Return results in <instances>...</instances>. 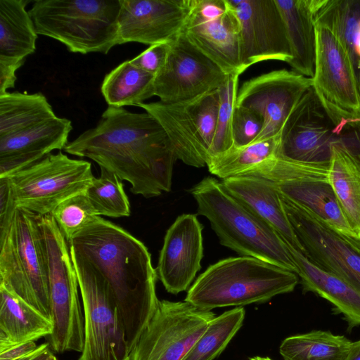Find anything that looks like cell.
I'll list each match as a JSON object with an SVG mask.
<instances>
[{"mask_svg":"<svg viewBox=\"0 0 360 360\" xmlns=\"http://www.w3.org/2000/svg\"><path fill=\"white\" fill-rule=\"evenodd\" d=\"M215 316L186 301H160L130 360H182Z\"/></svg>","mask_w":360,"mask_h":360,"instance_id":"cell-12","label":"cell"},{"mask_svg":"<svg viewBox=\"0 0 360 360\" xmlns=\"http://www.w3.org/2000/svg\"><path fill=\"white\" fill-rule=\"evenodd\" d=\"M118 45L170 42L183 30L191 0H120Z\"/></svg>","mask_w":360,"mask_h":360,"instance_id":"cell-20","label":"cell"},{"mask_svg":"<svg viewBox=\"0 0 360 360\" xmlns=\"http://www.w3.org/2000/svg\"><path fill=\"white\" fill-rule=\"evenodd\" d=\"M352 342L345 335L314 330L287 337L279 352L284 360H346Z\"/></svg>","mask_w":360,"mask_h":360,"instance_id":"cell-32","label":"cell"},{"mask_svg":"<svg viewBox=\"0 0 360 360\" xmlns=\"http://www.w3.org/2000/svg\"><path fill=\"white\" fill-rule=\"evenodd\" d=\"M169 51V42L155 44L130 60L137 68L155 76L164 66Z\"/></svg>","mask_w":360,"mask_h":360,"instance_id":"cell-39","label":"cell"},{"mask_svg":"<svg viewBox=\"0 0 360 360\" xmlns=\"http://www.w3.org/2000/svg\"><path fill=\"white\" fill-rule=\"evenodd\" d=\"M281 196L303 248L302 255L360 292V241L345 236L310 210Z\"/></svg>","mask_w":360,"mask_h":360,"instance_id":"cell-14","label":"cell"},{"mask_svg":"<svg viewBox=\"0 0 360 360\" xmlns=\"http://www.w3.org/2000/svg\"><path fill=\"white\" fill-rule=\"evenodd\" d=\"M240 75L238 72L229 75L225 83L218 89L219 105L210 159L233 146L232 121Z\"/></svg>","mask_w":360,"mask_h":360,"instance_id":"cell-36","label":"cell"},{"mask_svg":"<svg viewBox=\"0 0 360 360\" xmlns=\"http://www.w3.org/2000/svg\"><path fill=\"white\" fill-rule=\"evenodd\" d=\"M285 23L295 72L312 78L314 73L316 31L315 17L323 0H274Z\"/></svg>","mask_w":360,"mask_h":360,"instance_id":"cell-25","label":"cell"},{"mask_svg":"<svg viewBox=\"0 0 360 360\" xmlns=\"http://www.w3.org/2000/svg\"><path fill=\"white\" fill-rule=\"evenodd\" d=\"M248 360H273V359H271V358H269L268 356L264 357V356H256L250 358Z\"/></svg>","mask_w":360,"mask_h":360,"instance_id":"cell-45","label":"cell"},{"mask_svg":"<svg viewBox=\"0 0 360 360\" xmlns=\"http://www.w3.org/2000/svg\"><path fill=\"white\" fill-rule=\"evenodd\" d=\"M264 126L257 113L243 107L235 106L232 121L233 146L243 147L254 143Z\"/></svg>","mask_w":360,"mask_h":360,"instance_id":"cell-38","label":"cell"},{"mask_svg":"<svg viewBox=\"0 0 360 360\" xmlns=\"http://www.w3.org/2000/svg\"><path fill=\"white\" fill-rule=\"evenodd\" d=\"M239 28L240 71L264 60L289 63L290 46L274 0H225Z\"/></svg>","mask_w":360,"mask_h":360,"instance_id":"cell-15","label":"cell"},{"mask_svg":"<svg viewBox=\"0 0 360 360\" xmlns=\"http://www.w3.org/2000/svg\"><path fill=\"white\" fill-rule=\"evenodd\" d=\"M190 192L197 202L198 214L209 220L222 245L241 256L253 257L298 274L286 243L233 197L221 181L207 176Z\"/></svg>","mask_w":360,"mask_h":360,"instance_id":"cell-3","label":"cell"},{"mask_svg":"<svg viewBox=\"0 0 360 360\" xmlns=\"http://www.w3.org/2000/svg\"><path fill=\"white\" fill-rule=\"evenodd\" d=\"M202 229L196 214H183L167 229L156 271L168 292L186 290L200 269Z\"/></svg>","mask_w":360,"mask_h":360,"instance_id":"cell-21","label":"cell"},{"mask_svg":"<svg viewBox=\"0 0 360 360\" xmlns=\"http://www.w3.org/2000/svg\"><path fill=\"white\" fill-rule=\"evenodd\" d=\"M315 23L330 28L350 62L360 94V0H323Z\"/></svg>","mask_w":360,"mask_h":360,"instance_id":"cell-29","label":"cell"},{"mask_svg":"<svg viewBox=\"0 0 360 360\" xmlns=\"http://www.w3.org/2000/svg\"><path fill=\"white\" fill-rule=\"evenodd\" d=\"M312 83V78L281 69L252 78L242 84L238 91L236 106L257 113L264 121L263 129L255 142L281 137L288 117Z\"/></svg>","mask_w":360,"mask_h":360,"instance_id":"cell-17","label":"cell"},{"mask_svg":"<svg viewBox=\"0 0 360 360\" xmlns=\"http://www.w3.org/2000/svg\"><path fill=\"white\" fill-rule=\"evenodd\" d=\"M228 76L181 32L169 42L166 62L155 76V96L165 103L191 100L219 89Z\"/></svg>","mask_w":360,"mask_h":360,"instance_id":"cell-16","label":"cell"},{"mask_svg":"<svg viewBox=\"0 0 360 360\" xmlns=\"http://www.w3.org/2000/svg\"><path fill=\"white\" fill-rule=\"evenodd\" d=\"M335 125L312 86L288 117L281 134L276 156L303 162H330L332 146L338 143Z\"/></svg>","mask_w":360,"mask_h":360,"instance_id":"cell-18","label":"cell"},{"mask_svg":"<svg viewBox=\"0 0 360 360\" xmlns=\"http://www.w3.org/2000/svg\"><path fill=\"white\" fill-rule=\"evenodd\" d=\"M53 329L52 321L0 284V342L35 341Z\"/></svg>","mask_w":360,"mask_h":360,"instance_id":"cell-27","label":"cell"},{"mask_svg":"<svg viewBox=\"0 0 360 360\" xmlns=\"http://www.w3.org/2000/svg\"><path fill=\"white\" fill-rule=\"evenodd\" d=\"M72 129L70 120L55 117L24 131L0 137V176H8L64 149Z\"/></svg>","mask_w":360,"mask_h":360,"instance_id":"cell-22","label":"cell"},{"mask_svg":"<svg viewBox=\"0 0 360 360\" xmlns=\"http://www.w3.org/2000/svg\"><path fill=\"white\" fill-rule=\"evenodd\" d=\"M63 150L87 158L131 184V191L145 198L171 191L177 159L160 123L148 112L108 106L96 126L68 142Z\"/></svg>","mask_w":360,"mask_h":360,"instance_id":"cell-1","label":"cell"},{"mask_svg":"<svg viewBox=\"0 0 360 360\" xmlns=\"http://www.w3.org/2000/svg\"><path fill=\"white\" fill-rule=\"evenodd\" d=\"M120 0H37L28 11L37 34L69 51L107 54L118 45Z\"/></svg>","mask_w":360,"mask_h":360,"instance_id":"cell-5","label":"cell"},{"mask_svg":"<svg viewBox=\"0 0 360 360\" xmlns=\"http://www.w3.org/2000/svg\"><path fill=\"white\" fill-rule=\"evenodd\" d=\"M182 32L224 72H240L239 28L225 0H191Z\"/></svg>","mask_w":360,"mask_h":360,"instance_id":"cell-19","label":"cell"},{"mask_svg":"<svg viewBox=\"0 0 360 360\" xmlns=\"http://www.w3.org/2000/svg\"><path fill=\"white\" fill-rule=\"evenodd\" d=\"M6 177L15 207L43 216L67 198L86 192L94 176L89 162L60 151Z\"/></svg>","mask_w":360,"mask_h":360,"instance_id":"cell-10","label":"cell"},{"mask_svg":"<svg viewBox=\"0 0 360 360\" xmlns=\"http://www.w3.org/2000/svg\"><path fill=\"white\" fill-rule=\"evenodd\" d=\"M85 193L98 216L119 218L131 214L122 180L103 168H101L99 177H94Z\"/></svg>","mask_w":360,"mask_h":360,"instance_id":"cell-35","label":"cell"},{"mask_svg":"<svg viewBox=\"0 0 360 360\" xmlns=\"http://www.w3.org/2000/svg\"><path fill=\"white\" fill-rule=\"evenodd\" d=\"M218 89L186 101L143 103L137 107L160 123L178 160L189 166L202 167L211 157L219 105Z\"/></svg>","mask_w":360,"mask_h":360,"instance_id":"cell-11","label":"cell"},{"mask_svg":"<svg viewBox=\"0 0 360 360\" xmlns=\"http://www.w3.org/2000/svg\"><path fill=\"white\" fill-rule=\"evenodd\" d=\"M39 215L16 208L0 232V284L52 321Z\"/></svg>","mask_w":360,"mask_h":360,"instance_id":"cell-6","label":"cell"},{"mask_svg":"<svg viewBox=\"0 0 360 360\" xmlns=\"http://www.w3.org/2000/svg\"><path fill=\"white\" fill-rule=\"evenodd\" d=\"M70 250L105 281L122 316L130 352L155 311L157 271L147 247L123 228L96 217Z\"/></svg>","mask_w":360,"mask_h":360,"instance_id":"cell-2","label":"cell"},{"mask_svg":"<svg viewBox=\"0 0 360 360\" xmlns=\"http://www.w3.org/2000/svg\"><path fill=\"white\" fill-rule=\"evenodd\" d=\"M245 311L238 307L215 316L182 360H214L241 328Z\"/></svg>","mask_w":360,"mask_h":360,"instance_id":"cell-34","label":"cell"},{"mask_svg":"<svg viewBox=\"0 0 360 360\" xmlns=\"http://www.w3.org/2000/svg\"><path fill=\"white\" fill-rule=\"evenodd\" d=\"M46 360H57L56 356L51 353Z\"/></svg>","mask_w":360,"mask_h":360,"instance_id":"cell-46","label":"cell"},{"mask_svg":"<svg viewBox=\"0 0 360 360\" xmlns=\"http://www.w3.org/2000/svg\"><path fill=\"white\" fill-rule=\"evenodd\" d=\"M346 360H360V340L352 342Z\"/></svg>","mask_w":360,"mask_h":360,"instance_id":"cell-44","label":"cell"},{"mask_svg":"<svg viewBox=\"0 0 360 360\" xmlns=\"http://www.w3.org/2000/svg\"><path fill=\"white\" fill-rule=\"evenodd\" d=\"M70 251L84 307V340L79 360H130L122 316L108 284L88 263Z\"/></svg>","mask_w":360,"mask_h":360,"instance_id":"cell-9","label":"cell"},{"mask_svg":"<svg viewBox=\"0 0 360 360\" xmlns=\"http://www.w3.org/2000/svg\"><path fill=\"white\" fill-rule=\"evenodd\" d=\"M53 329L50 346L58 353L82 352L84 320L79 300V282L68 241L51 214L39 215Z\"/></svg>","mask_w":360,"mask_h":360,"instance_id":"cell-7","label":"cell"},{"mask_svg":"<svg viewBox=\"0 0 360 360\" xmlns=\"http://www.w3.org/2000/svg\"><path fill=\"white\" fill-rule=\"evenodd\" d=\"M39 345L35 341L20 343L0 342V360H23L34 354Z\"/></svg>","mask_w":360,"mask_h":360,"instance_id":"cell-41","label":"cell"},{"mask_svg":"<svg viewBox=\"0 0 360 360\" xmlns=\"http://www.w3.org/2000/svg\"><path fill=\"white\" fill-rule=\"evenodd\" d=\"M49 345L48 343L39 345V348L34 354L23 360H46L51 353L49 350Z\"/></svg>","mask_w":360,"mask_h":360,"instance_id":"cell-43","label":"cell"},{"mask_svg":"<svg viewBox=\"0 0 360 360\" xmlns=\"http://www.w3.org/2000/svg\"><path fill=\"white\" fill-rule=\"evenodd\" d=\"M330 179L345 217L360 240V127L351 125L332 146Z\"/></svg>","mask_w":360,"mask_h":360,"instance_id":"cell-23","label":"cell"},{"mask_svg":"<svg viewBox=\"0 0 360 360\" xmlns=\"http://www.w3.org/2000/svg\"><path fill=\"white\" fill-rule=\"evenodd\" d=\"M329 171L330 162H303L274 156L240 175L271 181L283 197L310 210L345 236L360 241L336 197Z\"/></svg>","mask_w":360,"mask_h":360,"instance_id":"cell-8","label":"cell"},{"mask_svg":"<svg viewBox=\"0 0 360 360\" xmlns=\"http://www.w3.org/2000/svg\"><path fill=\"white\" fill-rule=\"evenodd\" d=\"M298 277L253 257H229L209 266L189 288L184 301L204 310L264 303L292 292Z\"/></svg>","mask_w":360,"mask_h":360,"instance_id":"cell-4","label":"cell"},{"mask_svg":"<svg viewBox=\"0 0 360 360\" xmlns=\"http://www.w3.org/2000/svg\"><path fill=\"white\" fill-rule=\"evenodd\" d=\"M280 137L271 138L236 148L212 157L207 164L209 172L222 179L238 176L276 156Z\"/></svg>","mask_w":360,"mask_h":360,"instance_id":"cell-33","label":"cell"},{"mask_svg":"<svg viewBox=\"0 0 360 360\" xmlns=\"http://www.w3.org/2000/svg\"><path fill=\"white\" fill-rule=\"evenodd\" d=\"M17 207L8 177H0V232L5 230Z\"/></svg>","mask_w":360,"mask_h":360,"instance_id":"cell-40","label":"cell"},{"mask_svg":"<svg viewBox=\"0 0 360 360\" xmlns=\"http://www.w3.org/2000/svg\"><path fill=\"white\" fill-rule=\"evenodd\" d=\"M27 0H0V62L18 63L36 50L37 33Z\"/></svg>","mask_w":360,"mask_h":360,"instance_id":"cell-28","label":"cell"},{"mask_svg":"<svg viewBox=\"0 0 360 360\" xmlns=\"http://www.w3.org/2000/svg\"><path fill=\"white\" fill-rule=\"evenodd\" d=\"M315 25L312 88L340 134L347 124L360 120V94L352 65L338 39L327 26Z\"/></svg>","mask_w":360,"mask_h":360,"instance_id":"cell-13","label":"cell"},{"mask_svg":"<svg viewBox=\"0 0 360 360\" xmlns=\"http://www.w3.org/2000/svg\"><path fill=\"white\" fill-rule=\"evenodd\" d=\"M226 190L252 214L274 229L282 239L303 254L285 211L281 196L273 183L264 178L238 175L221 181Z\"/></svg>","mask_w":360,"mask_h":360,"instance_id":"cell-24","label":"cell"},{"mask_svg":"<svg viewBox=\"0 0 360 360\" xmlns=\"http://www.w3.org/2000/svg\"><path fill=\"white\" fill-rule=\"evenodd\" d=\"M25 61L18 63L0 62V95L4 94L8 89L13 88L17 79L15 72Z\"/></svg>","mask_w":360,"mask_h":360,"instance_id":"cell-42","label":"cell"},{"mask_svg":"<svg viewBox=\"0 0 360 360\" xmlns=\"http://www.w3.org/2000/svg\"><path fill=\"white\" fill-rule=\"evenodd\" d=\"M56 117L40 93L6 92L0 95V137L18 133Z\"/></svg>","mask_w":360,"mask_h":360,"instance_id":"cell-31","label":"cell"},{"mask_svg":"<svg viewBox=\"0 0 360 360\" xmlns=\"http://www.w3.org/2000/svg\"><path fill=\"white\" fill-rule=\"evenodd\" d=\"M298 268L303 292H313L333 305L335 314H341L350 333L360 326V292L339 277L311 263L301 252L286 243Z\"/></svg>","mask_w":360,"mask_h":360,"instance_id":"cell-26","label":"cell"},{"mask_svg":"<svg viewBox=\"0 0 360 360\" xmlns=\"http://www.w3.org/2000/svg\"><path fill=\"white\" fill-rule=\"evenodd\" d=\"M155 75L125 60L104 77L101 91L108 106L136 105L155 96Z\"/></svg>","mask_w":360,"mask_h":360,"instance_id":"cell-30","label":"cell"},{"mask_svg":"<svg viewBox=\"0 0 360 360\" xmlns=\"http://www.w3.org/2000/svg\"><path fill=\"white\" fill-rule=\"evenodd\" d=\"M51 214L68 243L98 216L85 192L67 198Z\"/></svg>","mask_w":360,"mask_h":360,"instance_id":"cell-37","label":"cell"}]
</instances>
